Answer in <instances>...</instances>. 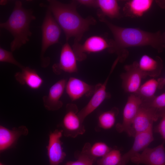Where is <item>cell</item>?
<instances>
[{"mask_svg": "<svg viewBox=\"0 0 165 165\" xmlns=\"http://www.w3.org/2000/svg\"><path fill=\"white\" fill-rule=\"evenodd\" d=\"M98 16L100 20L106 25L113 35L114 39L111 40L108 51L117 55L116 60L118 61L122 62L126 58L128 55L127 48L129 47L149 46L159 53L165 48V42L160 31L151 32L137 28L120 27L108 21L104 16Z\"/></svg>", "mask_w": 165, "mask_h": 165, "instance_id": "1", "label": "cell"}, {"mask_svg": "<svg viewBox=\"0 0 165 165\" xmlns=\"http://www.w3.org/2000/svg\"><path fill=\"white\" fill-rule=\"evenodd\" d=\"M48 2L49 5L47 7L63 30L67 42L74 37V43H79L90 26L96 23L93 17L85 18L79 15L76 10L77 2L69 4L54 0H48Z\"/></svg>", "mask_w": 165, "mask_h": 165, "instance_id": "2", "label": "cell"}, {"mask_svg": "<svg viewBox=\"0 0 165 165\" xmlns=\"http://www.w3.org/2000/svg\"><path fill=\"white\" fill-rule=\"evenodd\" d=\"M36 19L31 9L22 6L21 2L17 1L13 10L7 21L1 23L0 27L9 32L14 39L10 43V50L14 52L29 41L32 33L30 30L31 22Z\"/></svg>", "mask_w": 165, "mask_h": 165, "instance_id": "3", "label": "cell"}, {"mask_svg": "<svg viewBox=\"0 0 165 165\" xmlns=\"http://www.w3.org/2000/svg\"><path fill=\"white\" fill-rule=\"evenodd\" d=\"M42 42L40 54L41 66L46 68L49 64L50 59L44 57L45 53L51 46L59 43L61 28L51 11L48 9L41 26Z\"/></svg>", "mask_w": 165, "mask_h": 165, "instance_id": "4", "label": "cell"}, {"mask_svg": "<svg viewBox=\"0 0 165 165\" xmlns=\"http://www.w3.org/2000/svg\"><path fill=\"white\" fill-rule=\"evenodd\" d=\"M79 112L75 104L69 103L67 105L65 114L60 124L64 136L75 138L85 132L83 122L79 116Z\"/></svg>", "mask_w": 165, "mask_h": 165, "instance_id": "5", "label": "cell"}, {"mask_svg": "<svg viewBox=\"0 0 165 165\" xmlns=\"http://www.w3.org/2000/svg\"><path fill=\"white\" fill-rule=\"evenodd\" d=\"M111 46V40L99 35H94L87 38L82 44L74 43L72 49L78 61L84 60L86 57V53H97L108 49Z\"/></svg>", "mask_w": 165, "mask_h": 165, "instance_id": "6", "label": "cell"}, {"mask_svg": "<svg viewBox=\"0 0 165 165\" xmlns=\"http://www.w3.org/2000/svg\"><path fill=\"white\" fill-rule=\"evenodd\" d=\"M142 103V99L136 94H131L129 96L123 110L122 122L116 126L118 132H125L132 136V123Z\"/></svg>", "mask_w": 165, "mask_h": 165, "instance_id": "7", "label": "cell"}, {"mask_svg": "<svg viewBox=\"0 0 165 165\" xmlns=\"http://www.w3.org/2000/svg\"><path fill=\"white\" fill-rule=\"evenodd\" d=\"M160 118L159 112L142 104L134 118L132 125V137L146 131L153 127V123Z\"/></svg>", "mask_w": 165, "mask_h": 165, "instance_id": "8", "label": "cell"}, {"mask_svg": "<svg viewBox=\"0 0 165 165\" xmlns=\"http://www.w3.org/2000/svg\"><path fill=\"white\" fill-rule=\"evenodd\" d=\"M124 69L125 72L120 75L122 87L126 92L135 94L141 86L142 79L145 77L139 69L137 61L125 65Z\"/></svg>", "mask_w": 165, "mask_h": 165, "instance_id": "9", "label": "cell"}, {"mask_svg": "<svg viewBox=\"0 0 165 165\" xmlns=\"http://www.w3.org/2000/svg\"><path fill=\"white\" fill-rule=\"evenodd\" d=\"M63 134L61 130L56 129L50 133L48 143L46 146L49 165H59L66 157L61 140Z\"/></svg>", "mask_w": 165, "mask_h": 165, "instance_id": "10", "label": "cell"}, {"mask_svg": "<svg viewBox=\"0 0 165 165\" xmlns=\"http://www.w3.org/2000/svg\"><path fill=\"white\" fill-rule=\"evenodd\" d=\"M136 164L165 165V148L164 143L153 148H147L130 160Z\"/></svg>", "mask_w": 165, "mask_h": 165, "instance_id": "11", "label": "cell"}, {"mask_svg": "<svg viewBox=\"0 0 165 165\" xmlns=\"http://www.w3.org/2000/svg\"><path fill=\"white\" fill-rule=\"evenodd\" d=\"M77 61L72 48L67 42L62 46L59 61L53 66V71L57 75H59L62 72L69 73L76 72L78 71Z\"/></svg>", "mask_w": 165, "mask_h": 165, "instance_id": "12", "label": "cell"}, {"mask_svg": "<svg viewBox=\"0 0 165 165\" xmlns=\"http://www.w3.org/2000/svg\"><path fill=\"white\" fill-rule=\"evenodd\" d=\"M114 69H111L110 73L103 83L95 85L92 97L87 104L78 112L81 119L84 121L85 118L96 110L105 99L110 97V94L106 90V86L109 76Z\"/></svg>", "mask_w": 165, "mask_h": 165, "instance_id": "13", "label": "cell"}, {"mask_svg": "<svg viewBox=\"0 0 165 165\" xmlns=\"http://www.w3.org/2000/svg\"><path fill=\"white\" fill-rule=\"evenodd\" d=\"M152 128V127L135 135L132 147L128 152L122 155L119 165H126L133 157L148 147L154 139Z\"/></svg>", "mask_w": 165, "mask_h": 165, "instance_id": "14", "label": "cell"}, {"mask_svg": "<svg viewBox=\"0 0 165 165\" xmlns=\"http://www.w3.org/2000/svg\"><path fill=\"white\" fill-rule=\"evenodd\" d=\"M66 83L65 79L59 80L50 87L48 94L43 97V105L46 109L54 111L62 107L63 103L60 99L65 90Z\"/></svg>", "mask_w": 165, "mask_h": 165, "instance_id": "15", "label": "cell"}, {"mask_svg": "<svg viewBox=\"0 0 165 165\" xmlns=\"http://www.w3.org/2000/svg\"><path fill=\"white\" fill-rule=\"evenodd\" d=\"M95 88V85H89L79 79L71 77L67 82L65 90L71 99L74 101L84 96L92 95Z\"/></svg>", "mask_w": 165, "mask_h": 165, "instance_id": "16", "label": "cell"}, {"mask_svg": "<svg viewBox=\"0 0 165 165\" xmlns=\"http://www.w3.org/2000/svg\"><path fill=\"white\" fill-rule=\"evenodd\" d=\"M27 128L24 125L9 129L0 126V152H2L14 146L19 138L28 134Z\"/></svg>", "mask_w": 165, "mask_h": 165, "instance_id": "17", "label": "cell"}, {"mask_svg": "<svg viewBox=\"0 0 165 165\" xmlns=\"http://www.w3.org/2000/svg\"><path fill=\"white\" fill-rule=\"evenodd\" d=\"M21 69V71L16 73L14 75L15 78L19 83L26 85L34 90L41 86L43 80L35 70L24 66Z\"/></svg>", "mask_w": 165, "mask_h": 165, "instance_id": "18", "label": "cell"}, {"mask_svg": "<svg viewBox=\"0 0 165 165\" xmlns=\"http://www.w3.org/2000/svg\"><path fill=\"white\" fill-rule=\"evenodd\" d=\"M138 63L139 69L145 77L158 76L163 67L162 61L158 56L153 58L147 55H144Z\"/></svg>", "mask_w": 165, "mask_h": 165, "instance_id": "19", "label": "cell"}, {"mask_svg": "<svg viewBox=\"0 0 165 165\" xmlns=\"http://www.w3.org/2000/svg\"><path fill=\"white\" fill-rule=\"evenodd\" d=\"M152 0H131L127 2L123 8L125 15L131 17L142 16L152 5Z\"/></svg>", "mask_w": 165, "mask_h": 165, "instance_id": "20", "label": "cell"}, {"mask_svg": "<svg viewBox=\"0 0 165 165\" xmlns=\"http://www.w3.org/2000/svg\"><path fill=\"white\" fill-rule=\"evenodd\" d=\"M97 7L101 11L98 13L112 19L119 18L121 17L120 8L117 1L97 0Z\"/></svg>", "mask_w": 165, "mask_h": 165, "instance_id": "21", "label": "cell"}, {"mask_svg": "<svg viewBox=\"0 0 165 165\" xmlns=\"http://www.w3.org/2000/svg\"><path fill=\"white\" fill-rule=\"evenodd\" d=\"M112 149L106 143L97 142L91 145L88 142L84 145L82 151L90 157L96 160L107 154Z\"/></svg>", "mask_w": 165, "mask_h": 165, "instance_id": "22", "label": "cell"}, {"mask_svg": "<svg viewBox=\"0 0 165 165\" xmlns=\"http://www.w3.org/2000/svg\"><path fill=\"white\" fill-rule=\"evenodd\" d=\"M119 112L117 108L113 107L110 110L100 114L98 119V127L104 130L111 128L115 123Z\"/></svg>", "mask_w": 165, "mask_h": 165, "instance_id": "23", "label": "cell"}, {"mask_svg": "<svg viewBox=\"0 0 165 165\" xmlns=\"http://www.w3.org/2000/svg\"><path fill=\"white\" fill-rule=\"evenodd\" d=\"M158 88V80L152 79L141 86L138 91L135 94L142 99L143 101L148 100L155 96V94Z\"/></svg>", "mask_w": 165, "mask_h": 165, "instance_id": "24", "label": "cell"}, {"mask_svg": "<svg viewBox=\"0 0 165 165\" xmlns=\"http://www.w3.org/2000/svg\"><path fill=\"white\" fill-rule=\"evenodd\" d=\"M119 150L112 149L103 157L98 159L97 165H119L122 157Z\"/></svg>", "mask_w": 165, "mask_h": 165, "instance_id": "25", "label": "cell"}, {"mask_svg": "<svg viewBox=\"0 0 165 165\" xmlns=\"http://www.w3.org/2000/svg\"><path fill=\"white\" fill-rule=\"evenodd\" d=\"M75 156L77 159L76 161H68L65 165H93L96 160L82 151L76 152Z\"/></svg>", "mask_w": 165, "mask_h": 165, "instance_id": "26", "label": "cell"}, {"mask_svg": "<svg viewBox=\"0 0 165 165\" xmlns=\"http://www.w3.org/2000/svg\"><path fill=\"white\" fill-rule=\"evenodd\" d=\"M142 104L153 108L159 112L165 109V93L143 102Z\"/></svg>", "mask_w": 165, "mask_h": 165, "instance_id": "27", "label": "cell"}, {"mask_svg": "<svg viewBox=\"0 0 165 165\" xmlns=\"http://www.w3.org/2000/svg\"><path fill=\"white\" fill-rule=\"evenodd\" d=\"M0 61L12 64L20 69L24 66L15 59L12 52L8 51L1 47L0 48Z\"/></svg>", "mask_w": 165, "mask_h": 165, "instance_id": "28", "label": "cell"}, {"mask_svg": "<svg viewBox=\"0 0 165 165\" xmlns=\"http://www.w3.org/2000/svg\"><path fill=\"white\" fill-rule=\"evenodd\" d=\"M161 120L159 123L155 127L154 131L159 133L162 138L165 141V109L160 112Z\"/></svg>", "mask_w": 165, "mask_h": 165, "instance_id": "29", "label": "cell"}, {"mask_svg": "<svg viewBox=\"0 0 165 165\" xmlns=\"http://www.w3.org/2000/svg\"><path fill=\"white\" fill-rule=\"evenodd\" d=\"M78 3L86 6L97 7V0H79L77 1Z\"/></svg>", "mask_w": 165, "mask_h": 165, "instance_id": "30", "label": "cell"}, {"mask_svg": "<svg viewBox=\"0 0 165 165\" xmlns=\"http://www.w3.org/2000/svg\"><path fill=\"white\" fill-rule=\"evenodd\" d=\"M158 82V89H161L165 86V77L157 79Z\"/></svg>", "mask_w": 165, "mask_h": 165, "instance_id": "31", "label": "cell"}, {"mask_svg": "<svg viewBox=\"0 0 165 165\" xmlns=\"http://www.w3.org/2000/svg\"><path fill=\"white\" fill-rule=\"evenodd\" d=\"M156 2L161 8H165V0L157 1Z\"/></svg>", "mask_w": 165, "mask_h": 165, "instance_id": "32", "label": "cell"}, {"mask_svg": "<svg viewBox=\"0 0 165 165\" xmlns=\"http://www.w3.org/2000/svg\"><path fill=\"white\" fill-rule=\"evenodd\" d=\"M7 1H0V4L2 5H4L6 4V2Z\"/></svg>", "mask_w": 165, "mask_h": 165, "instance_id": "33", "label": "cell"}, {"mask_svg": "<svg viewBox=\"0 0 165 165\" xmlns=\"http://www.w3.org/2000/svg\"><path fill=\"white\" fill-rule=\"evenodd\" d=\"M162 34L164 40L165 42V32L164 33Z\"/></svg>", "mask_w": 165, "mask_h": 165, "instance_id": "34", "label": "cell"}, {"mask_svg": "<svg viewBox=\"0 0 165 165\" xmlns=\"http://www.w3.org/2000/svg\"><path fill=\"white\" fill-rule=\"evenodd\" d=\"M0 165H4L3 163H0Z\"/></svg>", "mask_w": 165, "mask_h": 165, "instance_id": "35", "label": "cell"}]
</instances>
